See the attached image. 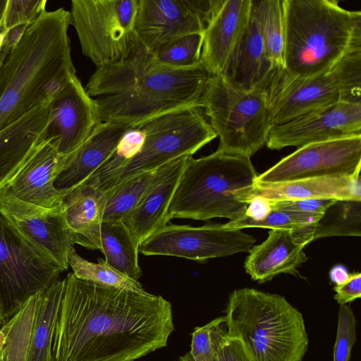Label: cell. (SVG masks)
Returning <instances> with one entry per match:
<instances>
[{
  "instance_id": "obj_1",
  "label": "cell",
  "mask_w": 361,
  "mask_h": 361,
  "mask_svg": "<svg viewBox=\"0 0 361 361\" xmlns=\"http://www.w3.org/2000/svg\"><path fill=\"white\" fill-rule=\"evenodd\" d=\"M64 280L55 361H135L167 345L174 324L162 296L102 286L73 273Z\"/></svg>"
},
{
  "instance_id": "obj_2",
  "label": "cell",
  "mask_w": 361,
  "mask_h": 361,
  "mask_svg": "<svg viewBox=\"0 0 361 361\" xmlns=\"http://www.w3.org/2000/svg\"><path fill=\"white\" fill-rule=\"evenodd\" d=\"M70 25V11H44L8 54L0 66V130L47 101L44 92L48 83L74 66Z\"/></svg>"
},
{
  "instance_id": "obj_3",
  "label": "cell",
  "mask_w": 361,
  "mask_h": 361,
  "mask_svg": "<svg viewBox=\"0 0 361 361\" xmlns=\"http://www.w3.org/2000/svg\"><path fill=\"white\" fill-rule=\"evenodd\" d=\"M284 73L307 78L331 69L361 50V11L336 0H282Z\"/></svg>"
},
{
  "instance_id": "obj_4",
  "label": "cell",
  "mask_w": 361,
  "mask_h": 361,
  "mask_svg": "<svg viewBox=\"0 0 361 361\" xmlns=\"http://www.w3.org/2000/svg\"><path fill=\"white\" fill-rule=\"evenodd\" d=\"M227 334L251 361H302L309 339L302 313L282 295L243 288L229 295Z\"/></svg>"
},
{
  "instance_id": "obj_5",
  "label": "cell",
  "mask_w": 361,
  "mask_h": 361,
  "mask_svg": "<svg viewBox=\"0 0 361 361\" xmlns=\"http://www.w3.org/2000/svg\"><path fill=\"white\" fill-rule=\"evenodd\" d=\"M257 173L250 158L215 152L188 159L171 200L172 219L205 221L245 216Z\"/></svg>"
},
{
  "instance_id": "obj_6",
  "label": "cell",
  "mask_w": 361,
  "mask_h": 361,
  "mask_svg": "<svg viewBox=\"0 0 361 361\" xmlns=\"http://www.w3.org/2000/svg\"><path fill=\"white\" fill-rule=\"evenodd\" d=\"M212 75L201 63L178 69L162 66L153 57L149 70L127 90L95 99L99 123L133 125L181 108L200 107Z\"/></svg>"
},
{
  "instance_id": "obj_7",
  "label": "cell",
  "mask_w": 361,
  "mask_h": 361,
  "mask_svg": "<svg viewBox=\"0 0 361 361\" xmlns=\"http://www.w3.org/2000/svg\"><path fill=\"white\" fill-rule=\"evenodd\" d=\"M203 113L200 107H185L138 123L142 138L137 153L111 172L85 183L106 191L182 157L192 156L216 137Z\"/></svg>"
},
{
  "instance_id": "obj_8",
  "label": "cell",
  "mask_w": 361,
  "mask_h": 361,
  "mask_svg": "<svg viewBox=\"0 0 361 361\" xmlns=\"http://www.w3.org/2000/svg\"><path fill=\"white\" fill-rule=\"evenodd\" d=\"M200 104L219 139L216 151L250 158L267 143L272 124L261 84L245 89L212 75Z\"/></svg>"
},
{
  "instance_id": "obj_9",
  "label": "cell",
  "mask_w": 361,
  "mask_h": 361,
  "mask_svg": "<svg viewBox=\"0 0 361 361\" xmlns=\"http://www.w3.org/2000/svg\"><path fill=\"white\" fill-rule=\"evenodd\" d=\"M260 84L267 95L272 126L342 100L361 98V50L311 77H290L283 69L268 70Z\"/></svg>"
},
{
  "instance_id": "obj_10",
  "label": "cell",
  "mask_w": 361,
  "mask_h": 361,
  "mask_svg": "<svg viewBox=\"0 0 361 361\" xmlns=\"http://www.w3.org/2000/svg\"><path fill=\"white\" fill-rule=\"evenodd\" d=\"M138 0H73L71 25L82 52L97 68L120 63L140 43L135 25Z\"/></svg>"
},
{
  "instance_id": "obj_11",
  "label": "cell",
  "mask_w": 361,
  "mask_h": 361,
  "mask_svg": "<svg viewBox=\"0 0 361 361\" xmlns=\"http://www.w3.org/2000/svg\"><path fill=\"white\" fill-rule=\"evenodd\" d=\"M63 271L16 234L0 215V299L6 320L30 296L60 280Z\"/></svg>"
},
{
  "instance_id": "obj_12",
  "label": "cell",
  "mask_w": 361,
  "mask_h": 361,
  "mask_svg": "<svg viewBox=\"0 0 361 361\" xmlns=\"http://www.w3.org/2000/svg\"><path fill=\"white\" fill-rule=\"evenodd\" d=\"M64 283L60 279L30 296L6 320L5 361H55L51 347Z\"/></svg>"
},
{
  "instance_id": "obj_13",
  "label": "cell",
  "mask_w": 361,
  "mask_h": 361,
  "mask_svg": "<svg viewBox=\"0 0 361 361\" xmlns=\"http://www.w3.org/2000/svg\"><path fill=\"white\" fill-rule=\"evenodd\" d=\"M256 239L225 224L202 226L167 224L144 241L138 248L144 255H166L204 262L209 259L247 252Z\"/></svg>"
},
{
  "instance_id": "obj_14",
  "label": "cell",
  "mask_w": 361,
  "mask_h": 361,
  "mask_svg": "<svg viewBox=\"0 0 361 361\" xmlns=\"http://www.w3.org/2000/svg\"><path fill=\"white\" fill-rule=\"evenodd\" d=\"M360 167L361 136L325 141L298 148L257 176L255 185L349 176L360 171Z\"/></svg>"
},
{
  "instance_id": "obj_15",
  "label": "cell",
  "mask_w": 361,
  "mask_h": 361,
  "mask_svg": "<svg viewBox=\"0 0 361 361\" xmlns=\"http://www.w3.org/2000/svg\"><path fill=\"white\" fill-rule=\"evenodd\" d=\"M0 215L22 239L44 257L68 269L70 251L78 244L77 235L67 224L62 203L45 209L20 201L4 192Z\"/></svg>"
},
{
  "instance_id": "obj_16",
  "label": "cell",
  "mask_w": 361,
  "mask_h": 361,
  "mask_svg": "<svg viewBox=\"0 0 361 361\" xmlns=\"http://www.w3.org/2000/svg\"><path fill=\"white\" fill-rule=\"evenodd\" d=\"M212 0H138L135 30L151 54L185 36L203 34Z\"/></svg>"
},
{
  "instance_id": "obj_17",
  "label": "cell",
  "mask_w": 361,
  "mask_h": 361,
  "mask_svg": "<svg viewBox=\"0 0 361 361\" xmlns=\"http://www.w3.org/2000/svg\"><path fill=\"white\" fill-rule=\"evenodd\" d=\"M361 136V98L340 101L282 124L273 125L267 146L271 149L301 147Z\"/></svg>"
},
{
  "instance_id": "obj_18",
  "label": "cell",
  "mask_w": 361,
  "mask_h": 361,
  "mask_svg": "<svg viewBox=\"0 0 361 361\" xmlns=\"http://www.w3.org/2000/svg\"><path fill=\"white\" fill-rule=\"evenodd\" d=\"M252 0H212L203 33L200 63L212 75H224L247 25Z\"/></svg>"
},
{
  "instance_id": "obj_19",
  "label": "cell",
  "mask_w": 361,
  "mask_h": 361,
  "mask_svg": "<svg viewBox=\"0 0 361 361\" xmlns=\"http://www.w3.org/2000/svg\"><path fill=\"white\" fill-rule=\"evenodd\" d=\"M98 123L96 100L74 75L50 100L48 136H56L58 152L68 155L88 137Z\"/></svg>"
},
{
  "instance_id": "obj_20",
  "label": "cell",
  "mask_w": 361,
  "mask_h": 361,
  "mask_svg": "<svg viewBox=\"0 0 361 361\" xmlns=\"http://www.w3.org/2000/svg\"><path fill=\"white\" fill-rule=\"evenodd\" d=\"M58 137L45 138L16 174L4 192L37 207L53 209L61 204L66 193L55 188L54 182L67 155L58 152Z\"/></svg>"
},
{
  "instance_id": "obj_21",
  "label": "cell",
  "mask_w": 361,
  "mask_h": 361,
  "mask_svg": "<svg viewBox=\"0 0 361 361\" xmlns=\"http://www.w3.org/2000/svg\"><path fill=\"white\" fill-rule=\"evenodd\" d=\"M49 102L37 104L0 130V197L48 137Z\"/></svg>"
},
{
  "instance_id": "obj_22",
  "label": "cell",
  "mask_w": 361,
  "mask_h": 361,
  "mask_svg": "<svg viewBox=\"0 0 361 361\" xmlns=\"http://www.w3.org/2000/svg\"><path fill=\"white\" fill-rule=\"evenodd\" d=\"M310 227L269 231L264 242L250 250L244 264L246 272L259 283L280 274H296L298 268L307 260L304 247L312 241Z\"/></svg>"
},
{
  "instance_id": "obj_23",
  "label": "cell",
  "mask_w": 361,
  "mask_h": 361,
  "mask_svg": "<svg viewBox=\"0 0 361 361\" xmlns=\"http://www.w3.org/2000/svg\"><path fill=\"white\" fill-rule=\"evenodd\" d=\"M131 126L122 123H99L88 137L67 155L54 180L55 188L67 193L85 183L113 156L120 140Z\"/></svg>"
},
{
  "instance_id": "obj_24",
  "label": "cell",
  "mask_w": 361,
  "mask_h": 361,
  "mask_svg": "<svg viewBox=\"0 0 361 361\" xmlns=\"http://www.w3.org/2000/svg\"><path fill=\"white\" fill-rule=\"evenodd\" d=\"M190 157L184 156L170 162L162 177L122 221L138 247L170 221L169 209Z\"/></svg>"
},
{
  "instance_id": "obj_25",
  "label": "cell",
  "mask_w": 361,
  "mask_h": 361,
  "mask_svg": "<svg viewBox=\"0 0 361 361\" xmlns=\"http://www.w3.org/2000/svg\"><path fill=\"white\" fill-rule=\"evenodd\" d=\"M360 171L349 176L302 179L269 185H255L253 196L271 201L335 199L361 201Z\"/></svg>"
},
{
  "instance_id": "obj_26",
  "label": "cell",
  "mask_w": 361,
  "mask_h": 361,
  "mask_svg": "<svg viewBox=\"0 0 361 361\" xmlns=\"http://www.w3.org/2000/svg\"><path fill=\"white\" fill-rule=\"evenodd\" d=\"M105 205V192L85 183L64 195L63 215L67 224L78 238V244L95 250Z\"/></svg>"
},
{
  "instance_id": "obj_27",
  "label": "cell",
  "mask_w": 361,
  "mask_h": 361,
  "mask_svg": "<svg viewBox=\"0 0 361 361\" xmlns=\"http://www.w3.org/2000/svg\"><path fill=\"white\" fill-rule=\"evenodd\" d=\"M268 69L261 21L252 0L247 25L224 76L239 87L250 89L259 85Z\"/></svg>"
},
{
  "instance_id": "obj_28",
  "label": "cell",
  "mask_w": 361,
  "mask_h": 361,
  "mask_svg": "<svg viewBox=\"0 0 361 361\" xmlns=\"http://www.w3.org/2000/svg\"><path fill=\"white\" fill-rule=\"evenodd\" d=\"M138 248L122 221H102L95 250H101L108 264L136 281L142 276Z\"/></svg>"
},
{
  "instance_id": "obj_29",
  "label": "cell",
  "mask_w": 361,
  "mask_h": 361,
  "mask_svg": "<svg viewBox=\"0 0 361 361\" xmlns=\"http://www.w3.org/2000/svg\"><path fill=\"white\" fill-rule=\"evenodd\" d=\"M169 164L104 191L106 205L102 221H123L162 177Z\"/></svg>"
},
{
  "instance_id": "obj_30",
  "label": "cell",
  "mask_w": 361,
  "mask_h": 361,
  "mask_svg": "<svg viewBox=\"0 0 361 361\" xmlns=\"http://www.w3.org/2000/svg\"><path fill=\"white\" fill-rule=\"evenodd\" d=\"M310 232L312 241L331 236H360L361 201L336 200Z\"/></svg>"
},
{
  "instance_id": "obj_31",
  "label": "cell",
  "mask_w": 361,
  "mask_h": 361,
  "mask_svg": "<svg viewBox=\"0 0 361 361\" xmlns=\"http://www.w3.org/2000/svg\"><path fill=\"white\" fill-rule=\"evenodd\" d=\"M262 26L268 70L284 69L285 33L282 0H254Z\"/></svg>"
},
{
  "instance_id": "obj_32",
  "label": "cell",
  "mask_w": 361,
  "mask_h": 361,
  "mask_svg": "<svg viewBox=\"0 0 361 361\" xmlns=\"http://www.w3.org/2000/svg\"><path fill=\"white\" fill-rule=\"evenodd\" d=\"M97 261L95 263L85 259L76 252L74 247L70 251L68 260L73 274L79 279L104 287L141 294L148 293L138 281L116 270L102 258Z\"/></svg>"
},
{
  "instance_id": "obj_33",
  "label": "cell",
  "mask_w": 361,
  "mask_h": 361,
  "mask_svg": "<svg viewBox=\"0 0 361 361\" xmlns=\"http://www.w3.org/2000/svg\"><path fill=\"white\" fill-rule=\"evenodd\" d=\"M203 43V34H192L171 43L153 55L164 66L187 69L198 66Z\"/></svg>"
},
{
  "instance_id": "obj_34",
  "label": "cell",
  "mask_w": 361,
  "mask_h": 361,
  "mask_svg": "<svg viewBox=\"0 0 361 361\" xmlns=\"http://www.w3.org/2000/svg\"><path fill=\"white\" fill-rule=\"evenodd\" d=\"M322 214H305L288 210L273 209L262 221H255L245 216L224 224L231 229L246 228H262L272 229H286L298 231L314 226Z\"/></svg>"
},
{
  "instance_id": "obj_35",
  "label": "cell",
  "mask_w": 361,
  "mask_h": 361,
  "mask_svg": "<svg viewBox=\"0 0 361 361\" xmlns=\"http://www.w3.org/2000/svg\"><path fill=\"white\" fill-rule=\"evenodd\" d=\"M227 334L226 319L221 316L207 324L196 327L192 333L191 350L194 361H213L219 346Z\"/></svg>"
},
{
  "instance_id": "obj_36",
  "label": "cell",
  "mask_w": 361,
  "mask_h": 361,
  "mask_svg": "<svg viewBox=\"0 0 361 361\" xmlns=\"http://www.w3.org/2000/svg\"><path fill=\"white\" fill-rule=\"evenodd\" d=\"M357 319L350 307L339 305L334 361H349L356 342Z\"/></svg>"
},
{
  "instance_id": "obj_37",
  "label": "cell",
  "mask_w": 361,
  "mask_h": 361,
  "mask_svg": "<svg viewBox=\"0 0 361 361\" xmlns=\"http://www.w3.org/2000/svg\"><path fill=\"white\" fill-rule=\"evenodd\" d=\"M47 0H8L0 23V30L6 33L22 24H30L46 11Z\"/></svg>"
},
{
  "instance_id": "obj_38",
  "label": "cell",
  "mask_w": 361,
  "mask_h": 361,
  "mask_svg": "<svg viewBox=\"0 0 361 361\" xmlns=\"http://www.w3.org/2000/svg\"><path fill=\"white\" fill-rule=\"evenodd\" d=\"M335 199H300L271 201L272 209L288 210L305 214H322Z\"/></svg>"
},
{
  "instance_id": "obj_39",
  "label": "cell",
  "mask_w": 361,
  "mask_h": 361,
  "mask_svg": "<svg viewBox=\"0 0 361 361\" xmlns=\"http://www.w3.org/2000/svg\"><path fill=\"white\" fill-rule=\"evenodd\" d=\"M213 361H251L239 340L228 334L221 341Z\"/></svg>"
},
{
  "instance_id": "obj_40",
  "label": "cell",
  "mask_w": 361,
  "mask_h": 361,
  "mask_svg": "<svg viewBox=\"0 0 361 361\" xmlns=\"http://www.w3.org/2000/svg\"><path fill=\"white\" fill-rule=\"evenodd\" d=\"M334 290L336 292L334 298L339 305H347L360 298L361 274L359 272L350 274L345 282L336 285Z\"/></svg>"
},
{
  "instance_id": "obj_41",
  "label": "cell",
  "mask_w": 361,
  "mask_h": 361,
  "mask_svg": "<svg viewBox=\"0 0 361 361\" xmlns=\"http://www.w3.org/2000/svg\"><path fill=\"white\" fill-rule=\"evenodd\" d=\"M272 210L271 200L262 196H253L248 203L245 216L255 221H262Z\"/></svg>"
},
{
  "instance_id": "obj_42",
  "label": "cell",
  "mask_w": 361,
  "mask_h": 361,
  "mask_svg": "<svg viewBox=\"0 0 361 361\" xmlns=\"http://www.w3.org/2000/svg\"><path fill=\"white\" fill-rule=\"evenodd\" d=\"M29 25L30 24L19 25L7 31L2 48L10 52L19 42Z\"/></svg>"
},
{
  "instance_id": "obj_43",
  "label": "cell",
  "mask_w": 361,
  "mask_h": 361,
  "mask_svg": "<svg viewBox=\"0 0 361 361\" xmlns=\"http://www.w3.org/2000/svg\"><path fill=\"white\" fill-rule=\"evenodd\" d=\"M350 274L346 268L341 264L332 267L329 272L330 279L336 285H340L345 282L348 279Z\"/></svg>"
},
{
  "instance_id": "obj_44",
  "label": "cell",
  "mask_w": 361,
  "mask_h": 361,
  "mask_svg": "<svg viewBox=\"0 0 361 361\" xmlns=\"http://www.w3.org/2000/svg\"><path fill=\"white\" fill-rule=\"evenodd\" d=\"M6 336L4 331L0 328V361H5Z\"/></svg>"
},
{
  "instance_id": "obj_45",
  "label": "cell",
  "mask_w": 361,
  "mask_h": 361,
  "mask_svg": "<svg viewBox=\"0 0 361 361\" xmlns=\"http://www.w3.org/2000/svg\"><path fill=\"white\" fill-rule=\"evenodd\" d=\"M8 0H0V23L3 18Z\"/></svg>"
},
{
  "instance_id": "obj_46",
  "label": "cell",
  "mask_w": 361,
  "mask_h": 361,
  "mask_svg": "<svg viewBox=\"0 0 361 361\" xmlns=\"http://www.w3.org/2000/svg\"><path fill=\"white\" fill-rule=\"evenodd\" d=\"M6 322V314L4 309L3 304L0 299V324H4Z\"/></svg>"
},
{
  "instance_id": "obj_47",
  "label": "cell",
  "mask_w": 361,
  "mask_h": 361,
  "mask_svg": "<svg viewBox=\"0 0 361 361\" xmlns=\"http://www.w3.org/2000/svg\"><path fill=\"white\" fill-rule=\"evenodd\" d=\"M8 53H9L8 51L4 49V48H1V50L0 52V66L1 65L3 61L5 60L6 57L7 56Z\"/></svg>"
},
{
  "instance_id": "obj_48",
  "label": "cell",
  "mask_w": 361,
  "mask_h": 361,
  "mask_svg": "<svg viewBox=\"0 0 361 361\" xmlns=\"http://www.w3.org/2000/svg\"><path fill=\"white\" fill-rule=\"evenodd\" d=\"M179 361H194L190 352L179 357Z\"/></svg>"
},
{
  "instance_id": "obj_49",
  "label": "cell",
  "mask_w": 361,
  "mask_h": 361,
  "mask_svg": "<svg viewBox=\"0 0 361 361\" xmlns=\"http://www.w3.org/2000/svg\"><path fill=\"white\" fill-rule=\"evenodd\" d=\"M6 36V32L0 30V52L2 48L3 42Z\"/></svg>"
}]
</instances>
